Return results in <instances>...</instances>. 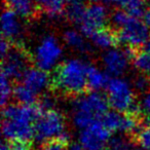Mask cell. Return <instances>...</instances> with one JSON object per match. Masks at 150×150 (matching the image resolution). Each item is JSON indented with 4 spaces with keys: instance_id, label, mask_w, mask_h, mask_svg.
<instances>
[{
    "instance_id": "obj_1",
    "label": "cell",
    "mask_w": 150,
    "mask_h": 150,
    "mask_svg": "<svg viewBox=\"0 0 150 150\" xmlns=\"http://www.w3.org/2000/svg\"><path fill=\"white\" fill-rule=\"evenodd\" d=\"M88 64L79 59H70L60 64L50 79V88L68 97L81 96L88 90Z\"/></svg>"
},
{
    "instance_id": "obj_2",
    "label": "cell",
    "mask_w": 150,
    "mask_h": 150,
    "mask_svg": "<svg viewBox=\"0 0 150 150\" xmlns=\"http://www.w3.org/2000/svg\"><path fill=\"white\" fill-rule=\"evenodd\" d=\"M109 102L107 97L98 92L86 93L74 98L72 102L73 123L80 131L88 127L93 122L101 120L108 112Z\"/></svg>"
},
{
    "instance_id": "obj_3",
    "label": "cell",
    "mask_w": 150,
    "mask_h": 150,
    "mask_svg": "<svg viewBox=\"0 0 150 150\" xmlns=\"http://www.w3.org/2000/svg\"><path fill=\"white\" fill-rule=\"evenodd\" d=\"M107 90V99L109 105L120 113H129V114H141L140 103H137L133 86L129 81L120 77L111 78Z\"/></svg>"
},
{
    "instance_id": "obj_4",
    "label": "cell",
    "mask_w": 150,
    "mask_h": 150,
    "mask_svg": "<svg viewBox=\"0 0 150 150\" xmlns=\"http://www.w3.org/2000/svg\"><path fill=\"white\" fill-rule=\"evenodd\" d=\"M35 138L39 143L58 140L66 133V118L58 110L43 112L34 123Z\"/></svg>"
},
{
    "instance_id": "obj_5",
    "label": "cell",
    "mask_w": 150,
    "mask_h": 150,
    "mask_svg": "<svg viewBox=\"0 0 150 150\" xmlns=\"http://www.w3.org/2000/svg\"><path fill=\"white\" fill-rule=\"evenodd\" d=\"M33 62V56L21 44L13 45L7 56L2 60V73L11 80L22 79Z\"/></svg>"
},
{
    "instance_id": "obj_6",
    "label": "cell",
    "mask_w": 150,
    "mask_h": 150,
    "mask_svg": "<svg viewBox=\"0 0 150 150\" xmlns=\"http://www.w3.org/2000/svg\"><path fill=\"white\" fill-rule=\"evenodd\" d=\"M62 54L63 48L58 39L52 35H46L36 47L33 54V62L37 68L47 72L57 66Z\"/></svg>"
},
{
    "instance_id": "obj_7",
    "label": "cell",
    "mask_w": 150,
    "mask_h": 150,
    "mask_svg": "<svg viewBox=\"0 0 150 150\" xmlns=\"http://www.w3.org/2000/svg\"><path fill=\"white\" fill-rule=\"evenodd\" d=\"M138 50L125 47V50L111 48L105 52L102 57V63L107 74L118 77L127 72L129 62H132Z\"/></svg>"
},
{
    "instance_id": "obj_8",
    "label": "cell",
    "mask_w": 150,
    "mask_h": 150,
    "mask_svg": "<svg viewBox=\"0 0 150 150\" xmlns=\"http://www.w3.org/2000/svg\"><path fill=\"white\" fill-rule=\"evenodd\" d=\"M119 43H122L125 47H131L138 50L150 39L149 28L144 24V22L139 21L138 19H133L125 25L122 29L117 31Z\"/></svg>"
},
{
    "instance_id": "obj_9",
    "label": "cell",
    "mask_w": 150,
    "mask_h": 150,
    "mask_svg": "<svg viewBox=\"0 0 150 150\" xmlns=\"http://www.w3.org/2000/svg\"><path fill=\"white\" fill-rule=\"evenodd\" d=\"M111 132L101 120L93 122L79 135V143L86 150H105L111 138Z\"/></svg>"
},
{
    "instance_id": "obj_10",
    "label": "cell",
    "mask_w": 150,
    "mask_h": 150,
    "mask_svg": "<svg viewBox=\"0 0 150 150\" xmlns=\"http://www.w3.org/2000/svg\"><path fill=\"white\" fill-rule=\"evenodd\" d=\"M2 134L8 142L22 141L31 143V140L35 138L34 122L20 117L3 119Z\"/></svg>"
},
{
    "instance_id": "obj_11",
    "label": "cell",
    "mask_w": 150,
    "mask_h": 150,
    "mask_svg": "<svg viewBox=\"0 0 150 150\" xmlns=\"http://www.w3.org/2000/svg\"><path fill=\"white\" fill-rule=\"evenodd\" d=\"M109 20L107 7L103 3L93 2L86 8L83 21L80 25V32L86 38H91L95 32L105 28Z\"/></svg>"
},
{
    "instance_id": "obj_12",
    "label": "cell",
    "mask_w": 150,
    "mask_h": 150,
    "mask_svg": "<svg viewBox=\"0 0 150 150\" xmlns=\"http://www.w3.org/2000/svg\"><path fill=\"white\" fill-rule=\"evenodd\" d=\"M1 30L2 37L8 41H16L19 39L23 32V25L19 16L9 7L4 8L1 17Z\"/></svg>"
},
{
    "instance_id": "obj_13",
    "label": "cell",
    "mask_w": 150,
    "mask_h": 150,
    "mask_svg": "<svg viewBox=\"0 0 150 150\" xmlns=\"http://www.w3.org/2000/svg\"><path fill=\"white\" fill-rule=\"evenodd\" d=\"M22 81L37 96L50 86V78L47 73L37 67H30L24 74Z\"/></svg>"
},
{
    "instance_id": "obj_14",
    "label": "cell",
    "mask_w": 150,
    "mask_h": 150,
    "mask_svg": "<svg viewBox=\"0 0 150 150\" xmlns=\"http://www.w3.org/2000/svg\"><path fill=\"white\" fill-rule=\"evenodd\" d=\"M93 44L101 50H111L119 43L117 32L112 28H103L95 32L90 38Z\"/></svg>"
},
{
    "instance_id": "obj_15",
    "label": "cell",
    "mask_w": 150,
    "mask_h": 150,
    "mask_svg": "<svg viewBox=\"0 0 150 150\" xmlns=\"http://www.w3.org/2000/svg\"><path fill=\"white\" fill-rule=\"evenodd\" d=\"M6 4L23 19H35L40 11L35 0H6Z\"/></svg>"
},
{
    "instance_id": "obj_16",
    "label": "cell",
    "mask_w": 150,
    "mask_h": 150,
    "mask_svg": "<svg viewBox=\"0 0 150 150\" xmlns=\"http://www.w3.org/2000/svg\"><path fill=\"white\" fill-rule=\"evenodd\" d=\"M86 37L82 35L81 32L73 29L66 30L63 34V39L67 46H69L72 50L83 52V54H88L92 50L91 45L86 42Z\"/></svg>"
},
{
    "instance_id": "obj_17",
    "label": "cell",
    "mask_w": 150,
    "mask_h": 150,
    "mask_svg": "<svg viewBox=\"0 0 150 150\" xmlns=\"http://www.w3.org/2000/svg\"><path fill=\"white\" fill-rule=\"evenodd\" d=\"M111 78H109V74L104 73L98 69L96 66L88 64V88L93 91H100L104 88H107Z\"/></svg>"
},
{
    "instance_id": "obj_18",
    "label": "cell",
    "mask_w": 150,
    "mask_h": 150,
    "mask_svg": "<svg viewBox=\"0 0 150 150\" xmlns=\"http://www.w3.org/2000/svg\"><path fill=\"white\" fill-rule=\"evenodd\" d=\"M39 9L43 11L48 17L57 18L62 17L65 9L66 0H35Z\"/></svg>"
},
{
    "instance_id": "obj_19",
    "label": "cell",
    "mask_w": 150,
    "mask_h": 150,
    "mask_svg": "<svg viewBox=\"0 0 150 150\" xmlns=\"http://www.w3.org/2000/svg\"><path fill=\"white\" fill-rule=\"evenodd\" d=\"M116 4L135 19L143 17L147 9L144 0H117Z\"/></svg>"
},
{
    "instance_id": "obj_20",
    "label": "cell",
    "mask_w": 150,
    "mask_h": 150,
    "mask_svg": "<svg viewBox=\"0 0 150 150\" xmlns=\"http://www.w3.org/2000/svg\"><path fill=\"white\" fill-rule=\"evenodd\" d=\"M13 97L20 105H33L37 100V95L23 83L13 86Z\"/></svg>"
},
{
    "instance_id": "obj_21",
    "label": "cell",
    "mask_w": 150,
    "mask_h": 150,
    "mask_svg": "<svg viewBox=\"0 0 150 150\" xmlns=\"http://www.w3.org/2000/svg\"><path fill=\"white\" fill-rule=\"evenodd\" d=\"M123 115L125 114L115 110L108 111L102 117L101 121L105 125V127L108 129L110 132H120L123 121Z\"/></svg>"
},
{
    "instance_id": "obj_22",
    "label": "cell",
    "mask_w": 150,
    "mask_h": 150,
    "mask_svg": "<svg viewBox=\"0 0 150 150\" xmlns=\"http://www.w3.org/2000/svg\"><path fill=\"white\" fill-rule=\"evenodd\" d=\"M86 6L82 3H70L66 8V17L72 24L81 25L83 21Z\"/></svg>"
},
{
    "instance_id": "obj_23",
    "label": "cell",
    "mask_w": 150,
    "mask_h": 150,
    "mask_svg": "<svg viewBox=\"0 0 150 150\" xmlns=\"http://www.w3.org/2000/svg\"><path fill=\"white\" fill-rule=\"evenodd\" d=\"M135 141L132 137H122L120 135L111 137L107 144L109 150H132L135 147Z\"/></svg>"
},
{
    "instance_id": "obj_24",
    "label": "cell",
    "mask_w": 150,
    "mask_h": 150,
    "mask_svg": "<svg viewBox=\"0 0 150 150\" xmlns=\"http://www.w3.org/2000/svg\"><path fill=\"white\" fill-rule=\"evenodd\" d=\"M132 63L138 71L150 76V52L145 50H142V52L137 50Z\"/></svg>"
},
{
    "instance_id": "obj_25",
    "label": "cell",
    "mask_w": 150,
    "mask_h": 150,
    "mask_svg": "<svg viewBox=\"0 0 150 150\" xmlns=\"http://www.w3.org/2000/svg\"><path fill=\"white\" fill-rule=\"evenodd\" d=\"M132 19H133V17H131L129 13H125L123 9H117L111 13L109 21L111 23V28L113 30H115V28H116L117 32L118 30L122 29L125 25H127Z\"/></svg>"
},
{
    "instance_id": "obj_26",
    "label": "cell",
    "mask_w": 150,
    "mask_h": 150,
    "mask_svg": "<svg viewBox=\"0 0 150 150\" xmlns=\"http://www.w3.org/2000/svg\"><path fill=\"white\" fill-rule=\"evenodd\" d=\"M0 91H1V105L3 107L8 104L11 97H13V88L11 86V79L6 75L1 73V80H0Z\"/></svg>"
},
{
    "instance_id": "obj_27",
    "label": "cell",
    "mask_w": 150,
    "mask_h": 150,
    "mask_svg": "<svg viewBox=\"0 0 150 150\" xmlns=\"http://www.w3.org/2000/svg\"><path fill=\"white\" fill-rule=\"evenodd\" d=\"M133 88L137 93H141V94H146L147 92L150 91V76L143 73H140L134 78L133 81Z\"/></svg>"
},
{
    "instance_id": "obj_28",
    "label": "cell",
    "mask_w": 150,
    "mask_h": 150,
    "mask_svg": "<svg viewBox=\"0 0 150 150\" xmlns=\"http://www.w3.org/2000/svg\"><path fill=\"white\" fill-rule=\"evenodd\" d=\"M135 143L143 150H150V127H143L133 138Z\"/></svg>"
},
{
    "instance_id": "obj_29",
    "label": "cell",
    "mask_w": 150,
    "mask_h": 150,
    "mask_svg": "<svg viewBox=\"0 0 150 150\" xmlns=\"http://www.w3.org/2000/svg\"><path fill=\"white\" fill-rule=\"evenodd\" d=\"M37 105L40 107L42 112L54 110V105H56V99H54L52 96H50V94L43 95V96L39 99V102H38Z\"/></svg>"
},
{
    "instance_id": "obj_30",
    "label": "cell",
    "mask_w": 150,
    "mask_h": 150,
    "mask_svg": "<svg viewBox=\"0 0 150 150\" xmlns=\"http://www.w3.org/2000/svg\"><path fill=\"white\" fill-rule=\"evenodd\" d=\"M39 150H69L68 143L61 140H52L46 143H43Z\"/></svg>"
},
{
    "instance_id": "obj_31",
    "label": "cell",
    "mask_w": 150,
    "mask_h": 150,
    "mask_svg": "<svg viewBox=\"0 0 150 150\" xmlns=\"http://www.w3.org/2000/svg\"><path fill=\"white\" fill-rule=\"evenodd\" d=\"M142 112L146 113L147 115H150V91L144 94L141 102H140Z\"/></svg>"
},
{
    "instance_id": "obj_32",
    "label": "cell",
    "mask_w": 150,
    "mask_h": 150,
    "mask_svg": "<svg viewBox=\"0 0 150 150\" xmlns=\"http://www.w3.org/2000/svg\"><path fill=\"white\" fill-rule=\"evenodd\" d=\"M13 45L11 44V41H8L7 39L2 37L1 39V43H0V50H1V57H2V60L7 56V54L9 52V50H11Z\"/></svg>"
},
{
    "instance_id": "obj_33",
    "label": "cell",
    "mask_w": 150,
    "mask_h": 150,
    "mask_svg": "<svg viewBox=\"0 0 150 150\" xmlns=\"http://www.w3.org/2000/svg\"><path fill=\"white\" fill-rule=\"evenodd\" d=\"M143 22H144V24H145V25L147 26V27L150 29V6L147 7V9H146V11H145V13H144V16H143Z\"/></svg>"
},
{
    "instance_id": "obj_34",
    "label": "cell",
    "mask_w": 150,
    "mask_h": 150,
    "mask_svg": "<svg viewBox=\"0 0 150 150\" xmlns=\"http://www.w3.org/2000/svg\"><path fill=\"white\" fill-rule=\"evenodd\" d=\"M0 150H13V148L9 142H7V143L4 142V143L2 144V146H1V148H0Z\"/></svg>"
},
{
    "instance_id": "obj_35",
    "label": "cell",
    "mask_w": 150,
    "mask_h": 150,
    "mask_svg": "<svg viewBox=\"0 0 150 150\" xmlns=\"http://www.w3.org/2000/svg\"><path fill=\"white\" fill-rule=\"evenodd\" d=\"M69 150H86V149L80 144H72L70 146V148H69Z\"/></svg>"
},
{
    "instance_id": "obj_36",
    "label": "cell",
    "mask_w": 150,
    "mask_h": 150,
    "mask_svg": "<svg viewBox=\"0 0 150 150\" xmlns=\"http://www.w3.org/2000/svg\"><path fill=\"white\" fill-rule=\"evenodd\" d=\"M93 2L97 3H116L117 0H92Z\"/></svg>"
},
{
    "instance_id": "obj_37",
    "label": "cell",
    "mask_w": 150,
    "mask_h": 150,
    "mask_svg": "<svg viewBox=\"0 0 150 150\" xmlns=\"http://www.w3.org/2000/svg\"><path fill=\"white\" fill-rule=\"evenodd\" d=\"M144 50H145V52H150V39L148 40V41L145 43V45H144Z\"/></svg>"
},
{
    "instance_id": "obj_38",
    "label": "cell",
    "mask_w": 150,
    "mask_h": 150,
    "mask_svg": "<svg viewBox=\"0 0 150 150\" xmlns=\"http://www.w3.org/2000/svg\"><path fill=\"white\" fill-rule=\"evenodd\" d=\"M70 3H82V0H67Z\"/></svg>"
},
{
    "instance_id": "obj_39",
    "label": "cell",
    "mask_w": 150,
    "mask_h": 150,
    "mask_svg": "<svg viewBox=\"0 0 150 150\" xmlns=\"http://www.w3.org/2000/svg\"><path fill=\"white\" fill-rule=\"evenodd\" d=\"M146 122H147V125L150 127V115H147L146 116Z\"/></svg>"
}]
</instances>
